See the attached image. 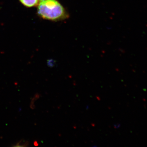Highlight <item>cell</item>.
Listing matches in <instances>:
<instances>
[{
    "label": "cell",
    "instance_id": "obj_1",
    "mask_svg": "<svg viewBox=\"0 0 147 147\" xmlns=\"http://www.w3.org/2000/svg\"><path fill=\"white\" fill-rule=\"evenodd\" d=\"M38 3V13L44 19L59 21L67 17L64 8L57 0H40Z\"/></svg>",
    "mask_w": 147,
    "mask_h": 147
},
{
    "label": "cell",
    "instance_id": "obj_2",
    "mask_svg": "<svg viewBox=\"0 0 147 147\" xmlns=\"http://www.w3.org/2000/svg\"><path fill=\"white\" fill-rule=\"evenodd\" d=\"M22 4L28 7L36 6L39 3L40 0H20Z\"/></svg>",
    "mask_w": 147,
    "mask_h": 147
},
{
    "label": "cell",
    "instance_id": "obj_3",
    "mask_svg": "<svg viewBox=\"0 0 147 147\" xmlns=\"http://www.w3.org/2000/svg\"><path fill=\"white\" fill-rule=\"evenodd\" d=\"M29 145V142L28 141H26L24 139H22L20 141L16 143L14 145H12L13 147H28Z\"/></svg>",
    "mask_w": 147,
    "mask_h": 147
},
{
    "label": "cell",
    "instance_id": "obj_4",
    "mask_svg": "<svg viewBox=\"0 0 147 147\" xmlns=\"http://www.w3.org/2000/svg\"><path fill=\"white\" fill-rule=\"evenodd\" d=\"M40 95L38 94H36L35 95L34 97L32 99L30 105V107L32 109H34L35 108V106L34 105V102L36 100H37L39 98Z\"/></svg>",
    "mask_w": 147,
    "mask_h": 147
},
{
    "label": "cell",
    "instance_id": "obj_5",
    "mask_svg": "<svg viewBox=\"0 0 147 147\" xmlns=\"http://www.w3.org/2000/svg\"><path fill=\"white\" fill-rule=\"evenodd\" d=\"M47 65L50 67H53L55 65V62L53 61H49L47 63Z\"/></svg>",
    "mask_w": 147,
    "mask_h": 147
},
{
    "label": "cell",
    "instance_id": "obj_6",
    "mask_svg": "<svg viewBox=\"0 0 147 147\" xmlns=\"http://www.w3.org/2000/svg\"><path fill=\"white\" fill-rule=\"evenodd\" d=\"M34 146H38V143H37V141H35V142H34Z\"/></svg>",
    "mask_w": 147,
    "mask_h": 147
}]
</instances>
